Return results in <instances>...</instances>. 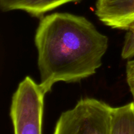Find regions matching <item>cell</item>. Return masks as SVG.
<instances>
[{
  "label": "cell",
  "instance_id": "obj_1",
  "mask_svg": "<svg viewBox=\"0 0 134 134\" xmlns=\"http://www.w3.org/2000/svg\"><path fill=\"white\" fill-rule=\"evenodd\" d=\"M35 44L39 85L46 94L56 82H79L95 74L109 39L85 17L55 13L41 19Z\"/></svg>",
  "mask_w": 134,
  "mask_h": 134
},
{
  "label": "cell",
  "instance_id": "obj_2",
  "mask_svg": "<svg viewBox=\"0 0 134 134\" xmlns=\"http://www.w3.org/2000/svg\"><path fill=\"white\" fill-rule=\"evenodd\" d=\"M112 109L94 98L80 99L62 113L53 134H111Z\"/></svg>",
  "mask_w": 134,
  "mask_h": 134
},
{
  "label": "cell",
  "instance_id": "obj_3",
  "mask_svg": "<svg viewBox=\"0 0 134 134\" xmlns=\"http://www.w3.org/2000/svg\"><path fill=\"white\" fill-rule=\"evenodd\" d=\"M44 95L29 76L20 82L10 109L14 134H42Z\"/></svg>",
  "mask_w": 134,
  "mask_h": 134
},
{
  "label": "cell",
  "instance_id": "obj_4",
  "mask_svg": "<svg viewBox=\"0 0 134 134\" xmlns=\"http://www.w3.org/2000/svg\"><path fill=\"white\" fill-rule=\"evenodd\" d=\"M95 13L107 26L127 31L134 24V0H97Z\"/></svg>",
  "mask_w": 134,
  "mask_h": 134
},
{
  "label": "cell",
  "instance_id": "obj_5",
  "mask_svg": "<svg viewBox=\"0 0 134 134\" xmlns=\"http://www.w3.org/2000/svg\"><path fill=\"white\" fill-rule=\"evenodd\" d=\"M79 0H0L3 11L23 10L34 17H42L47 12L63 5Z\"/></svg>",
  "mask_w": 134,
  "mask_h": 134
},
{
  "label": "cell",
  "instance_id": "obj_6",
  "mask_svg": "<svg viewBox=\"0 0 134 134\" xmlns=\"http://www.w3.org/2000/svg\"><path fill=\"white\" fill-rule=\"evenodd\" d=\"M111 134H134V101L113 107Z\"/></svg>",
  "mask_w": 134,
  "mask_h": 134
},
{
  "label": "cell",
  "instance_id": "obj_7",
  "mask_svg": "<svg viewBox=\"0 0 134 134\" xmlns=\"http://www.w3.org/2000/svg\"><path fill=\"white\" fill-rule=\"evenodd\" d=\"M121 56L125 60L134 57V33L127 31L122 49Z\"/></svg>",
  "mask_w": 134,
  "mask_h": 134
},
{
  "label": "cell",
  "instance_id": "obj_8",
  "mask_svg": "<svg viewBox=\"0 0 134 134\" xmlns=\"http://www.w3.org/2000/svg\"><path fill=\"white\" fill-rule=\"evenodd\" d=\"M126 81L134 101V59L129 60L126 66Z\"/></svg>",
  "mask_w": 134,
  "mask_h": 134
},
{
  "label": "cell",
  "instance_id": "obj_9",
  "mask_svg": "<svg viewBox=\"0 0 134 134\" xmlns=\"http://www.w3.org/2000/svg\"><path fill=\"white\" fill-rule=\"evenodd\" d=\"M127 31H131V32L134 33V24H133L131 25V26H130V27L128 28V30H127Z\"/></svg>",
  "mask_w": 134,
  "mask_h": 134
}]
</instances>
